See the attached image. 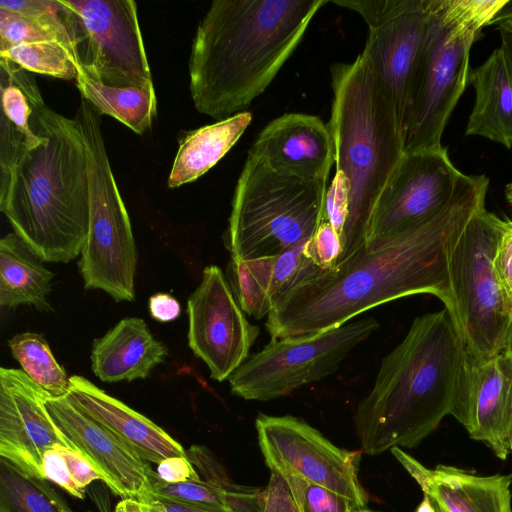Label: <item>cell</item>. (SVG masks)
Wrapping results in <instances>:
<instances>
[{
    "label": "cell",
    "instance_id": "47",
    "mask_svg": "<svg viewBox=\"0 0 512 512\" xmlns=\"http://www.w3.org/2000/svg\"><path fill=\"white\" fill-rule=\"evenodd\" d=\"M415 512H436L430 500L424 496L422 502L418 505Z\"/></svg>",
    "mask_w": 512,
    "mask_h": 512
},
{
    "label": "cell",
    "instance_id": "18",
    "mask_svg": "<svg viewBox=\"0 0 512 512\" xmlns=\"http://www.w3.org/2000/svg\"><path fill=\"white\" fill-rule=\"evenodd\" d=\"M46 407L56 425L115 495L139 499L152 494L151 479L155 471L107 428L67 396L47 397Z\"/></svg>",
    "mask_w": 512,
    "mask_h": 512
},
{
    "label": "cell",
    "instance_id": "27",
    "mask_svg": "<svg viewBox=\"0 0 512 512\" xmlns=\"http://www.w3.org/2000/svg\"><path fill=\"white\" fill-rule=\"evenodd\" d=\"M251 121V113L244 111L186 134L174 158L168 187L193 182L209 171L236 144Z\"/></svg>",
    "mask_w": 512,
    "mask_h": 512
},
{
    "label": "cell",
    "instance_id": "1",
    "mask_svg": "<svg viewBox=\"0 0 512 512\" xmlns=\"http://www.w3.org/2000/svg\"><path fill=\"white\" fill-rule=\"evenodd\" d=\"M489 179L461 173L445 207L382 242L364 245L338 265L312 264L275 299L267 316L271 339L314 335L410 295L439 298L453 317L448 261L451 248L477 209Z\"/></svg>",
    "mask_w": 512,
    "mask_h": 512
},
{
    "label": "cell",
    "instance_id": "51",
    "mask_svg": "<svg viewBox=\"0 0 512 512\" xmlns=\"http://www.w3.org/2000/svg\"><path fill=\"white\" fill-rule=\"evenodd\" d=\"M512 474V473H511Z\"/></svg>",
    "mask_w": 512,
    "mask_h": 512
},
{
    "label": "cell",
    "instance_id": "39",
    "mask_svg": "<svg viewBox=\"0 0 512 512\" xmlns=\"http://www.w3.org/2000/svg\"><path fill=\"white\" fill-rule=\"evenodd\" d=\"M42 471L46 480L55 483L75 498H84L85 491L76 485L64 457L56 448L44 454Z\"/></svg>",
    "mask_w": 512,
    "mask_h": 512
},
{
    "label": "cell",
    "instance_id": "31",
    "mask_svg": "<svg viewBox=\"0 0 512 512\" xmlns=\"http://www.w3.org/2000/svg\"><path fill=\"white\" fill-rule=\"evenodd\" d=\"M0 56L22 69L65 80H76L80 68L73 52L59 41H41L12 46Z\"/></svg>",
    "mask_w": 512,
    "mask_h": 512
},
{
    "label": "cell",
    "instance_id": "8",
    "mask_svg": "<svg viewBox=\"0 0 512 512\" xmlns=\"http://www.w3.org/2000/svg\"><path fill=\"white\" fill-rule=\"evenodd\" d=\"M509 221L486 210L475 211L449 254L453 318L465 349L475 356L502 352L511 315L497 278L494 258Z\"/></svg>",
    "mask_w": 512,
    "mask_h": 512
},
{
    "label": "cell",
    "instance_id": "32",
    "mask_svg": "<svg viewBox=\"0 0 512 512\" xmlns=\"http://www.w3.org/2000/svg\"><path fill=\"white\" fill-rule=\"evenodd\" d=\"M443 16L451 23L479 35L510 4L509 0H437Z\"/></svg>",
    "mask_w": 512,
    "mask_h": 512
},
{
    "label": "cell",
    "instance_id": "24",
    "mask_svg": "<svg viewBox=\"0 0 512 512\" xmlns=\"http://www.w3.org/2000/svg\"><path fill=\"white\" fill-rule=\"evenodd\" d=\"M469 84L474 87L475 102L465 134L512 148V80L500 48L471 70Z\"/></svg>",
    "mask_w": 512,
    "mask_h": 512
},
{
    "label": "cell",
    "instance_id": "4",
    "mask_svg": "<svg viewBox=\"0 0 512 512\" xmlns=\"http://www.w3.org/2000/svg\"><path fill=\"white\" fill-rule=\"evenodd\" d=\"M464 343L448 309L416 317L354 413L361 451L413 448L451 414Z\"/></svg>",
    "mask_w": 512,
    "mask_h": 512
},
{
    "label": "cell",
    "instance_id": "45",
    "mask_svg": "<svg viewBox=\"0 0 512 512\" xmlns=\"http://www.w3.org/2000/svg\"><path fill=\"white\" fill-rule=\"evenodd\" d=\"M502 352L512 359V319L505 332Z\"/></svg>",
    "mask_w": 512,
    "mask_h": 512
},
{
    "label": "cell",
    "instance_id": "3",
    "mask_svg": "<svg viewBox=\"0 0 512 512\" xmlns=\"http://www.w3.org/2000/svg\"><path fill=\"white\" fill-rule=\"evenodd\" d=\"M31 128L40 139L1 180L0 210L43 262L67 263L81 253L90 219V179L77 120L33 98Z\"/></svg>",
    "mask_w": 512,
    "mask_h": 512
},
{
    "label": "cell",
    "instance_id": "21",
    "mask_svg": "<svg viewBox=\"0 0 512 512\" xmlns=\"http://www.w3.org/2000/svg\"><path fill=\"white\" fill-rule=\"evenodd\" d=\"M67 397L147 462L187 456L183 446L153 421L86 378L70 377Z\"/></svg>",
    "mask_w": 512,
    "mask_h": 512
},
{
    "label": "cell",
    "instance_id": "19",
    "mask_svg": "<svg viewBox=\"0 0 512 512\" xmlns=\"http://www.w3.org/2000/svg\"><path fill=\"white\" fill-rule=\"evenodd\" d=\"M248 152L278 173L307 181L327 182L335 163L328 123L303 113H287L272 120Z\"/></svg>",
    "mask_w": 512,
    "mask_h": 512
},
{
    "label": "cell",
    "instance_id": "9",
    "mask_svg": "<svg viewBox=\"0 0 512 512\" xmlns=\"http://www.w3.org/2000/svg\"><path fill=\"white\" fill-rule=\"evenodd\" d=\"M428 18L404 123V151L441 147L446 124L469 84L470 50L479 35L448 21L437 0Z\"/></svg>",
    "mask_w": 512,
    "mask_h": 512
},
{
    "label": "cell",
    "instance_id": "12",
    "mask_svg": "<svg viewBox=\"0 0 512 512\" xmlns=\"http://www.w3.org/2000/svg\"><path fill=\"white\" fill-rule=\"evenodd\" d=\"M258 443L270 471L297 476L366 508L368 496L358 478L361 450L330 442L304 420L260 413L255 420Z\"/></svg>",
    "mask_w": 512,
    "mask_h": 512
},
{
    "label": "cell",
    "instance_id": "25",
    "mask_svg": "<svg viewBox=\"0 0 512 512\" xmlns=\"http://www.w3.org/2000/svg\"><path fill=\"white\" fill-rule=\"evenodd\" d=\"M0 64V168L3 180L21 156L40 139L31 128L33 98L39 89L26 70L2 57Z\"/></svg>",
    "mask_w": 512,
    "mask_h": 512
},
{
    "label": "cell",
    "instance_id": "2",
    "mask_svg": "<svg viewBox=\"0 0 512 512\" xmlns=\"http://www.w3.org/2000/svg\"><path fill=\"white\" fill-rule=\"evenodd\" d=\"M329 0H215L189 58L190 93L201 114L244 112L273 81Z\"/></svg>",
    "mask_w": 512,
    "mask_h": 512
},
{
    "label": "cell",
    "instance_id": "29",
    "mask_svg": "<svg viewBox=\"0 0 512 512\" xmlns=\"http://www.w3.org/2000/svg\"><path fill=\"white\" fill-rule=\"evenodd\" d=\"M0 512H74L45 478L22 472L0 457Z\"/></svg>",
    "mask_w": 512,
    "mask_h": 512
},
{
    "label": "cell",
    "instance_id": "43",
    "mask_svg": "<svg viewBox=\"0 0 512 512\" xmlns=\"http://www.w3.org/2000/svg\"><path fill=\"white\" fill-rule=\"evenodd\" d=\"M148 309L152 318L170 322L179 317L181 306L176 298L167 293H156L149 298Z\"/></svg>",
    "mask_w": 512,
    "mask_h": 512
},
{
    "label": "cell",
    "instance_id": "17",
    "mask_svg": "<svg viewBox=\"0 0 512 512\" xmlns=\"http://www.w3.org/2000/svg\"><path fill=\"white\" fill-rule=\"evenodd\" d=\"M47 397L23 370L0 368V457L38 478L47 451L77 450L48 412Z\"/></svg>",
    "mask_w": 512,
    "mask_h": 512
},
{
    "label": "cell",
    "instance_id": "11",
    "mask_svg": "<svg viewBox=\"0 0 512 512\" xmlns=\"http://www.w3.org/2000/svg\"><path fill=\"white\" fill-rule=\"evenodd\" d=\"M80 73L112 87L154 88L133 0H62Z\"/></svg>",
    "mask_w": 512,
    "mask_h": 512
},
{
    "label": "cell",
    "instance_id": "15",
    "mask_svg": "<svg viewBox=\"0 0 512 512\" xmlns=\"http://www.w3.org/2000/svg\"><path fill=\"white\" fill-rule=\"evenodd\" d=\"M187 315L189 347L205 362L212 379L227 380L249 357L260 329L248 321L218 266L204 268L188 299Z\"/></svg>",
    "mask_w": 512,
    "mask_h": 512
},
{
    "label": "cell",
    "instance_id": "28",
    "mask_svg": "<svg viewBox=\"0 0 512 512\" xmlns=\"http://www.w3.org/2000/svg\"><path fill=\"white\" fill-rule=\"evenodd\" d=\"M75 82L81 97L99 114L115 118L138 134L151 127L157 111L154 88L107 86L84 72L79 73Z\"/></svg>",
    "mask_w": 512,
    "mask_h": 512
},
{
    "label": "cell",
    "instance_id": "46",
    "mask_svg": "<svg viewBox=\"0 0 512 512\" xmlns=\"http://www.w3.org/2000/svg\"><path fill=\"white\" fill-rule=\"evenodd\" d=\"M493 23H496L497 26L504 27L512 32V9L497 17Z\"/></svg>",
    "mask_w": 512,
    "mask_h": 512
},
{
    "label": "cell",
    "instance_id": "42",
    "mask_svg": "<svg viewBox=\"0 0 512 512\" xmlns=\"http://www.w3.org/2000/svg\"><path fill=\"white\" fill-rule=\"evenodd\" d=\"M156 478L166 483L199 480L201 477L187 456L172 457L161 461L156 470Z\"/></svg>",
    "mask_w": 512,
    "mask_h": 512
},
{
    "label": "cell",
    "instance_id": "22",
    "mask_svg": "<svg viewBox=\"0 0 512 512\" xmlns=\"http://www.w3.org/2000/svg\"><path fill=\"white\" fill-rule=\"evenodd\" d=\"M167 355L166 346L154 338L143 319L127 317L94 339L91 369L103 382H130L147 378Z\"/></svg>",
    "mask_w": 512,
    "mask_h": 512
},
{
    "label": "cell",
    "instance_id": "35",
    "mask_svg": "<svg viewBox=\"0 0 512 512\" xmlns=\"http://www.w3.org/2000/svg\"><path fill=\"white\" fill-rule=\"evenodd\" d=\"M342 250L339 235L323 220L314 236L304 245L303 253L320 269H329L338 264Z\"/></svg>",
    "mask_w": 512,
    "mask_h": 512
},
{
    "label": "cell",
    "instance_id": "34",
    "mask_svg": "<svg viewBox=\"0 0 512 512\" xmlns=\"http://www.w3.org/2000/svg\"><path fill=\"white\" fill-rule=\"evenodd\" d=\"M41 41H59L65 44L55 31L45 25L19 13L0 8V51L19 44Z\"/></svg>",
    "mask_w": 512,
    "mask_h": 512
},
{
    "label": "cell",
    "instance_id": "13",
    "mask_svg": "<svg viewBox=\"0 0 512 512\" xmlns=\"http://www.w3.org/2000/svg\"><path fill=\"white\" fill-rule=\"evenodd\" d=\"M359 13L369 28L363 50L402 130L428 18L427 0H329ZM404 134V131H403Z\"/></svg>",
    "mask_w": 512,
    "mask_h": 512
},
{
    "label": "cell",
    "instance_id": "38",
    "mask_svg": "<svg viewBox=\"0 0 512 512\" xmlns=\"http://www.w3.org/2000/svg\"><path fill=\"white\" fill-rule=\"evenodd\" d=\"M261 512H300L283 475L271 471L268 485L262 490Z\"/></svg>",
    "mask_w": 512,
    "mask_h": 512
},
{
    "label": "cell",
    "instance_id": "37",
    "mask_svg": "<svg viewBox=\"0 0 512 512\" xmlns=\"http://www.w3.org/2000/svg\"><path fill=\"white\" fill-rule=\"evenodd\" d=\"M114 512H227L206 509L173 501L155 494L144 498H127L119 501Z\"/></svg>",
    "mask_w": 512,
    "mask_h": 512
},
{
    "label": "cell",
    "instance_id": "36",
    "mask_svg": "<svg viewBox=\"0 0 512 512\" xmlns=\"http://www.w3.org/2000/svg\"><path fill=\"white\" fill-rule=\"evenodd\" d=\"M349 199V182L342 171L336 170L326 191L323 220L334 228L340 239L348 216Z\"/></svg>",
    "mask_w": 512,
    "mask_h": 512
},
{
    "label": "cell",
    "instance_id": "40",
    "mask_svg": "<svg viewBox=\"0 0 512 512\" xmlns=\"http://www.w3.org/2000/svg\"><path fill=\"white\" fill-rule=\"evenodd\" d=\"M494 265L512 319V220L499 241Z\"/></svg>",
    "mask_w": 512,
    "mask_h": 512
},
{
    "label": "cell",
    "instance_id": "30",
    "mask_svg": "<svg viewBox=\"0 0 512 512\" xmlns=\"http://www.w3.org/2000/svg\"><path fill=\"white\" fill-rule=\"evenodd\" d=\"M8 346L21 370L50 398H62L70 391V377L56 361L46 339L24 332L8 340Z\"/></svg>",
    "mask_w": 512,
    "mask_h": 512
},
{
    "label": "cell",
    "instance_id": "49",
    "mask_svg": "<svg viewBox=\"0 0 512 512\" xmlns=\"http://www.w3.org/2000/svg\"><path fill=\"white\" fill-rule=\"evenodd\" d=\"M98 508H99V511L100 512H110V507L109 505H105V503H99L98 504Z\"/></svg>",
    "mask_w": 512,
    "mask_h": 512
},
{
    "label": "cell",
    "instance_id": "44",
    "mask_svg": "<svg viewBox=\"0 0 512 512\" xmlns=\"http://www.w3.org/2000/svg\"><path fill=\"white\" fill-rule=\"evenodd\" d=\"M500 33V49L502 50L507 66L509 69L510 77L512 80V32L504 27L497 26Z\"/></svg>",
    "mask_w": 512,
    "mask_h": 512
},
{
    "label": "cell",
    "instance_id": "10",
    "mask_svg": "<svg viewBox=\"0 0 512 512\" xmlns=\"http://www.w3.org/2000/svg\"><path fill=\"white\" fill-rule=\"evenodd\" d=\"M379 326L378 320L366 317L314 335L271 339L228 378L231 392L257 401L288 396L335 373Z\"/></svg>",
    "mask_w": 512,
    "mask_h": 512
},
{
    "label": "cell",
    "instance_id": "23",
    "mask_svg": "<svg viewBox=\"0 0 512 512\" xmlns=\"http://www.w3.org/2000/svg\"><path fill=\"white\" fill-rule=\"evenodd\" d=\"M304 245L277 256L230 261L227 279L245 314L268 316L277 296L312 263L304 256Z\"/></svg>",
    "mask_w": 512,
    "mask_h": 512
},
{
    "label": "cell",
    "instance_id": "6",
    "mask_svg": "<svg viewBox=\"0 0 512 512\" xmlns=\"http://www.w3.org/2000/svg\"><path fill=\"white\" fill-rule=\"evenodd\" d=\"M327 182L272 170L248 152L235 186L224 242L235 262L306 244L324 219Z\"/></svg>",
    "mask_w": 512,
    "mask_h": 512
},
{
    "label": "cell",
    "instance_id": "26",
    "mask_svg": "<svg viewBox=\"0 0 512 512\" xmlns=\"http://www.w3.org/2000/svg\"><path fill=\"white\" fill-rule=\"evenodd\" d=\"M53 272L14 232L0 240V306L14 309L20 305L52 311L48 295Z\"/></svg>",
    "mask_w": 512,
    "mask_h": 512
},
{
    "label": "cell",
    "instance_id": "5",
    "mask_svg": "<svg viewBox=\"0 0 512 512\" xmlns=\"http://www.w3.org/2000/svg\"><path fill=\"white\" fill-rule=\"evenodd\" d=\"M331 86L336 170L350 186L339 264L365 245L376 202L405 151L395 109L363 53L331 66Z\"/></svg>",
    "mask_w": 512,
    "mask_h": 512
},
{
    "label": "cell",
    "instance_id": "7",
    "mask_svg": "<svg viewBox=\"0 0 512 512\" xmlns=\"http://www.w3.org/2000/svg\"><path fill=\"white\" fill-rule=\"evenodd\" d=\"M75 119L84 138L90 179L89 228L78 261L84 287L103 290L116 302L133 301L137 248L107 155L100 114L81 97Z\"/></svg>",
    "mask_w": 512,
    "mask_h": 512
},
{
    "label": "cell",
    "instance_id": "20",
    "mask_svg": "<svg viewBox=\"0 0 512 512\" xmlns=\"http://www.w3.org/2000/svg\"><path fill=\"white\" fill-rule=\"evenodd\" d=\"M390 451L436 512H512L511 473L479 476L449 465L429 469L401 448Z\"/></svg>",
    "mask_w": 512,
    "mask_h": 512
},
{
    "label": "cell",
    "instance_id": "14",
    "mask_svg": "<svg viewBox=\"0 0 512 512\" xmlns=\"http://www.w3.org/2000/svg\"><path fill=\"white\" fill-rule=\"evenodd\" d=\"M460 175L443 146L405 152L376 202L365 245L389 239L437 214L454 194Z\"/></svg>",
    "mask_w": 512,
    "mask_h": 512
},
{
    "label": "cell",
    "instance_id": "41",
    "mask_svg": "<svg viewBox=\"0 0 512 512\" xmlns=\"http://www.w3.org/2000/svg\"><path fill=\"white\" fill-rule=\"evenodd\" d=\"M55 448L64 457L70 474L80 489L85 491L93 481L101 480L100 474L81 452L61 445Z\"/></svg>",
    "mask_w": 512,
    "mask_h": 512
},
{
    "label": "cell",
    "instance_id": "16",
    "mask_svg": "<svg viewBox=\"0 0 512 512\" xmlns=\"http://www.w3.org/2000/svg\"><path fill=\"white\" fill-rule=\"evenodd\" d=\"M501 460L512 454V359L464 349L451 414Z\"/></svg>",
    "mask_w": 512,
    "mask_h": 512
},
{
    "label": "cell",
    "instance_id": "33",
    "mask_svg": "<svg viewBox=\"0 0 512 512\" xmlns=\"http://www.w3.org/2000/svg\"><path fill=\"white\" fill-rule=\"evenodd\" d=\"M300 512H352L357 509L349 499L297 476L282 474Z\"/></svg>",
    "mask_w": 512,
    "mask_h": 512
},
{
    "label": "cell",
    "instance_id": "50",
    "mask_svg": "<svg viewBox=\"0 0 512 512\" xmlns=\"http://www.w3.org/2000/svg\"><path fill=\"white\" fill-rule=\"evenodd\" d=\"M352 512H376V511H372L367 508H357V509L353 510Z\"/></svg>",
    "mask_w": 512,
    "mask_h": 512
},
{
    "label": "cell",
    "instance_id": "48",
    "mask_svg": "<svg viewBox=\"0 0 512 512\" xmlns=\"http://www.w3.org/2000/svg\"><path fill=\"white\" fill-rule=\"evenodd\" d=\"M505 196L509 204L512 206V182L505 186Z\"/></svg>",
    "mask_w": 512,
    "mask_h": 512
}]
</instances>
